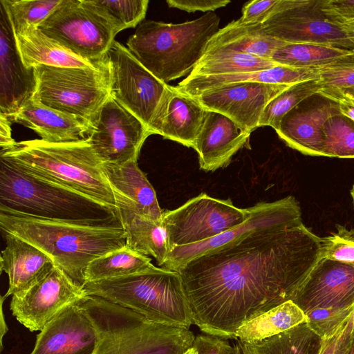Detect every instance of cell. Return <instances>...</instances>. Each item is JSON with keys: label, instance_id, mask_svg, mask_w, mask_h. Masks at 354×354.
Listing matches in <instances>:
<instances>
[{"label": "cell", "instance_id": "9", "mask_svg": "<svg viewBox=\"0 0 354 354\" xmlns=\"http://www.w3.org/2000/svg\"><path fill=\"white\" fill-rule=\"evenodd\" d=\"M106 57L111 96L156 134L171 86L155 77L118 41H114Z\"/></svg>", "mask_w": 354, "mask_h": 354}, {"label": "cell", "instance_id": "5", "mask_svg": "<svg viewBox=\"0 0 354 354\" xmlns=\"http://www.w3.org/2000/svg\"><path fill=\"white\" fill-rule=\"evenodd\" d=\"M80 305L97 331L93 354H183L195 338L189 329L151 322L97 296Z\"/></svg>", "mask_w": 354, "mask_h": 354}, {"label": "cell", "instance_id": "33", "mask_svg": "<svg viewBox=\"0 0 354 354\" xmlns=\"http://www.w3.org/2000/svg\"><path fill=\"white\" fill-rule=\"evenodd\" d=\"M280 65L270 58L235 52L215 51L204 54L187 76L258 71Z\"/></svg>", "mask_w": 354, "mask_h": 354}, {"label": "cell", "instance_id": "32", "mask_svg": "<svg viewBox=\"0 0 354 354\" xmlns=\"http://www.w3.org/2000/svg\"><path fill=\"white\" fill-rule=\"evenodd\" d=\"M153 266L149 257L125 245L93 260L84 272L85 283L136 274Z\"/></svg>", "mask_w": 354, "mask_h": 354}, {"label": "cell", "instance_id": "15", "mask_svg": "<svg viewBox=\"0 0 354 354\" xmlns=\"http://www.w3.org/2000/svg\"><path fill=\"white\" fill-rule=\"evenodd\" d=\"M301 224V207L294 196L258 203L252 207L250 216L239 225L204 241L173 248L161 268L177 272L189 260L250 232L268 227H293Z\"/></svg>", "mask_w": 354, "mask_h": 354}, {"label": "cell", "instance_id": "1", "mask_svg": "<svg viewBox=\"0 0 354 354\" xmlns=\"http://www.w3.org/2000/svg\"><path fill=\"white\" fill-rule=\"evenodd\" d=\"M321 238L304 224L250 232L177 272L204 333L236 339L250 319L290 300L320 259Z\"/></svg>", "mask_w": 354, "mask_h": 354}, {"label": "cell", "instance_id": "43", "mask_svg": "<svg viewBox=\"0 0 354 354\" xmlns=\"http://www.w3.org/2000/svg\"><path fill=\"white\" fill-rule=\"evenodd\" d=\"M192 346L197 354H236L235 346L227 339L204 333L195 336Z\"/></svg>", "mask_w": 354, "mask_h": 354}, {"label": "cell", "instance_id": "16", "mask_svg": "<svg viewBox=\"0 0 354 354\" xmlns=\"http://www.w3.org/2000/svg\"><path fill=\"white\" fill-rule=\"evenodd\" d=\"M292 84L243 82L227 85L194 97L205 109L222 113L244 130L259 127L268 103Z\"/></svg>", "mask_w": 354, "mask_h": 354}, {"label": "cell", "instance_id": "34", "mask_svg": "<svg viewBox=\"0 0 354 354\" xmlns=\"http://www.w3.org/2000/svg\"><path fill=\"white\" fill-rule=\"evenodd\" d=\"M349 52L350 50L323 44H286L278 48L271 59L283 66L320 68Z\"/></svg>", "mask_w": 354, "mask_h": 354}, {"label": "cell", "instance_id": "41", "mask_svg": "<svg viewBox=\"0 0 354 354\" xmlns=\"http://www.w3.org/2000/svg\"><path fill=\"white\" fill-rule=\"evenodd\" d=\"M337 231L321 238L320 259L354 266V229L337 225Z\"/></svg>", "mask_w": 354, "mask_h": 354}, {"label": "cell", "instance_id": "17", "mask_svg": "<svg viewBox=\"0 0 354 354\" xmlns=\"http://www.w3.org/2000/svg\"><path fill=\"white\" fill-rule=\"evenodd\" d=\"M303 312L354 305V266L320 259L290 299Z\"/></svg>", "mask_w": 354, "mask_h": 354}, {"label": "cell", "instance_id": "42", "mask_svg": "<svg viewBox=\"0 0 354 354\" xmlns=\"http://www.w3.org/2000/svg\"><path fill=\"white\" fill-rule=\"evenodd\" d=\"M319 4L326 18L335 25L354 21V0H319Z\"/></svg>", "mask_w": 354, "mask_h": 354}, {"label": "cell", "instance_id": "13", "mask_svg": "<svg viewBox=\"0 0 354 354\" xmlns=\"http://www.w3.org/2000/svg\"><path fill=\"white\" fill-rule=\"evenodd\" d=\"M151 135L137 117L110 95L97 112L88 138L102 162L122 165L138 160Z\"/></svg>", "mask_w": 354, "mask_h": 354}, {"label": "cell", "instance_id": "52", "mask_svg": "<svg viewBox=\"0 0 354 354\" xmlns=\"http://www.w3.org/2000/svg\"><path fill=\"white\" fill-rule=\"evenodd\" d=\"M183 354H197V352L196 350L193 346H192Z\"/></svg>", "mask_w": 354, "mask_h": 354}, {"label": "cell", "instance_id": "7", "mask_svg": "<svg viewBox=\"0 0 354 354\" xmlns=\"http://www.w3.org/2000/svg\"><path fill=\"white\" fill-rule=\"evenodd\" d=\"M88 295L102 297L161 324L189 329L194 324L178 272L153 266L124 277L86 283Z\"/></svg>", "mask_w": 354, "mask_h": 354}, {"label": "cell", "instance_id": "54", "mask_svg": "<svg viewBox=\"0 0 354 354\" xmlns=\"http://www.w3.org/2000/svg\"><path fill=\"white\" fill-rule=\"evenodd\" d=\"M351 194L353 198V204H354V185L353 186L351 190Z\"/></svg>", "mask_w": 354, "mask_h": 354}, {"label": "cell", "instance_id": "37", "mask_svg": "<svg viewBox=\"0 0 354 354\" xmlns=\"http://www.w3.org/2000/svg\"><path fill=\"white\" fill-rule=\"evenodd\" d=\"M118 33L135 28L145 19L148 0H89Z\"/></svg>", "mask_w": 354, "mask_h": 354}, {"label": "cell", "instance_id": "21", "mask_svg": "<svg viewBox=\"0 0 354 354\" xmlns=\"http://www.w3.org/2000/svg\"><path fill=\"white\" fill-rule=\"evenodd\" d=\"M1 10V114L8 118L32 96V69L26 68L17 52L15 36L7 17Z\"/></svg>", "mask_w": 354, "mask_h": 354}, {"label": "cell", "instance_id": "19", "mask_svg": "<svg viewBox=\"0 0 354 354\" xmlns=\"http://www.w3.org/2000/svg\"><path fill=\"white\" fill-rule=\"evenodd\" d=\"M97 340L95 328L79 302L45 326L30 354H93Z\"/></svg>", "mask_w": 354, "mask_h": 354}, {"label": "cell", "instance_id": "49", "mask_svg": "<svg viewBox=\"0 0 354 354\" xmlns=\"http://www.w3.org/2000/svg\"><path fill=\"white\" fill-rule=\"evenodd\" d=\"M1 344H2V338L3 337V335L6 333V331L8 330V328H7V326H6V324L4 321V317H3V308H2V304H3V297H1Z\"/></svg>", "mask_w": 354, "mask_h": 354}, {"label": "cell", "instance_id": "51", "mask_svg": "<svg viewBox=\"0 0 354 354\" xmlns=\"http://www.w3.org/2000/svg\"><path fill=\"white\" fill-rule=\"evenodd\" d=\"M234 346L236 348V354H249L244 344L239 339L236 341Z\"/></svg>", "mask_w": 354, "mask_h": 354}, {"label": "cell", "instance_id": "25", "mask_svg": "<svg viewBox=\"0 0 354 354\" xmlns=\"http://www.w3.org/2000/svg\"><path fill=\"white\" fill-rule=\"evenodd\" d=\"M320 78L317 68L280 65L268 69L226 75L187 76L176 86L183 93L195 97L227 85L243 82L294 84Z\"/></svg>", "mask_w": 354, "mask_h": 354}, {"label": "cell", "instance_id": "29", "mask_svg": "<svg viewBox=\"0 0 354 354\" xmlns=\"http://www.w3.org/2000/svg\"><path fill=\"white\" fill-rule=\"evenodd\" d=\"M286 44L268 35L262 23L245 24L236 19L212 36L204 54L229 51L271 59L274 53Z\"/></svg>", "mask_w": 354, "mask_h": 354}, {"label": "cell", "instance_id": "12", "mask_svg": "<svg viewBox=\"0 0 354 354\" xmlns=\"http://www.w3.org/2000/svg\"><path fill=\"white\" fill-rule=\"evenodd\" d=\"M262 27L268 35L288 44L309 43L354 49V43L340 28L326 18L319 1L279 0Z\"/></svg>", "mask_w": 354, "mask_h": 354}, {"label": "cell", "instance_id": "38", "mask_svg": "<svg viewBox=\"0 0 354 354\" xmlns=\"http://www.w3.org/2000/svg\"><path fill=\"white\" fill-rule=\"evenodd\" d=\"M323 133L322 156L354 158V121L341 113L331 116Z\"/></svg>", "mask_w": 354, "mask_h": 354}, {"label": "cell", "instance_id": "40", "mask_svg": "<svg viewBox=\"0 0 354 354\" xmlns=\"http://www.w3.org/2000/svg\"><path fill=\"white\" fill-rule=\"evenodd\" d=\"M354 305L344 308H317L305 313L306 323L324 341L333 338L347 323Z\"/></svg>", "mask_w": 354, "mask_h": 354}, {"label": "cell", "instance_id": "35", "mask_svg": "<svg viewBox=\"0 0 354 354\" xmlns=\"http://www.w3.org/2000/svg\"><path fill=\"white\" fill-rule=\"evenodd\" d=\"M322 88L320 78L290 85L268 103L261 114L259 127L269 126L276 131L285 115L307 98L319 93Z\"/></svg>", "mask_w": 354, "mask_h": 354}, {"label": "cell", "instance_id": "28", "mask_svg": "<svg viewBox=\"0 0 354 354\" xmlns=\"http://www.w3.org/2000/svg\"><path fill=\"white\" fill-rule=\"evenodd\" d=\"M117 210L126 236V245L134 251L153 257L162 267L171 250L166 228L161 221L137 214L116 201Z\"/></svg>", "mask_w": 354, "mask_h": 354}, {"label": "cell", "instance_id": "20", "mask_svg": "<svg viewBox=\"0 0 354 354\" xmlns=\"http://www.w3.org/2000/svg\"><path fill=\"white\" fill-rule=\"evenodd\" d=\"M250 134L226 115L208 110L194 148L200 168L214 171L227 167L233 156L245 146Z\"/></svg>", "mask_w": 354, "mask_h": 354}, {"label": "cell", "instance_id": "8", "mask_svg": "<svg viewBox=\"0 0 354 354\" xmlns=\"http://www.w3.org/2000/svg\"><path fill=\"white\" fill-rule=\"evenodd\" d=\"M31 98L42 105L75 116L92 126L110 97V75L106 57L95 68L54 67L32 68Z\"/></svg>", "mask_w": 354, "mask_h": 354}, {"label": "cell", "instance_id": "30", "mask_svg": "<svg viewBox=\"0 0 354 354\" xmlns=\"http://www.w3.org/2000/svg\"><path fill=\"white\" fill-rule=\"evenodd\" d=\"M306 321L304 312L291 300H288L242 324L236 330L235 338L243 343L258 342Z\"/></svg>", "mask_w": 354, "mask_h": 354}, {"label": "cell", "instance_id": "6", "mask_svg": "<svg viewBox=\"0 0 354 354\" xmlns=\"http://www.w3.org/2000/svg\"><path fill=\"white\" fill-rule=\"evenodd\" d=\"M0 209L55 221H120L118 210L71 189L30 175L2 158Z\"/></svg>", "mask_w": 354, "mask_h": 354}, {"label": "cell", "instance_id": "18", "mask_svg": "<svg viewBox=\"0 0 354 354\" xmlns=\"http://www.w3.org/2000/svg\"><path fill=\"white\" fill-rule=\"evenodd\" d=\"M339 113L335 101L317 93L285 115L275 131L290 148L304 155L322 156L324 125Z\"/></svg>", "mask_w": 354, "mask_h": 354}, {"label": "cell", "instance_id": "11", "mask_svg": "<svg viewBox=\"0 0 354 354\" xmlns=\"http://www.w3.org/2000/svg\"><path fill=\"white\" fill-rule=\"evenodd\" d=\"M252 207H236L230 199H219L201 193L179 207L163 211L170 249L198 243L243 223Z\"/></svg>", "mask_w": 354, "mask_h": 354}, {"label": "cell", "instance_id": "44", "mask_svg": "<svg viewBox=\"0 0 354 354\" xmlns=\"http://www.w3.org/2000/svg\"><path fill=\"white\" fill-rule=\"evenodd\" d=\"M279 0H252L246 2L242 8V15L238 19L245 24L263 23L270 15Z\"/></svg>", "mask_w": 354, "mask_h": 354}, {"label": "cell", "instance_id": "14", "mask_svg": "<svg viewBox=\"0 0 354 354\" xmlns=\"http://www.w3.org/2000/svg\"><path fill=\"white\" fill-rule=\"evenodd\" d=\"M88 295L57 266L27 290L12 296L13 316L30 331H41L69 306Z\"/></svg>", "mask_w": 354, "mask_h": 354}, {"label": "cell", "instance_id": "53", "mask_svg": "<svg viewBox=\"0 0 354 354\" xmlns=\"http://www.w3.org/2000/svg\"><path fill=\"white\" fill-rule=\"evenodd\" d=\"M346 354H354V339H353V341L352 342V344H351L350 348L346 353Z\"/></svg>", "mask_w": 354, "mask_h": 354}, {"label": "cell", "instance_id": "36", "mask_svg": "<svg viewBox=\"0 0 354 354\" xmlns=\"http://www.w3.org/2000/svg\"><path fill=\"white\" fill-rule=\"evenodd\" d=\"M62 0H1L14 35L31 27H38L59 6Z\"/></svg>", "mask_w": 354, "mask_h": 354}, {"label": "cell", "instance_id": "46", "mask_svg": "<svg viewBox=\"0 0 354 354\" xmlns=\"http://www.w3.org/2000/svg\"><path fill=\"white\" fill-rule=\"evenodd\" d=\"M330 100L337 102L342 115L354 121V98L344 94H337Z\"/></svg>", "mask_w": 354, "mask_h": 354}, {"label": "cell", "instance_id": "50", "mask_svg": "<svg viewBox=\"0 0 354 354\" xmlns=\"http://www.w3.org/2000/svg\"><path fill=\"white\" fill-rule=\"evenodd\" d=\"M337 94H344V95H348V96H350V97H352L354 98V86L353 87H351V88H345L344 90H342L340 91H338V92H336L332 95H330V96L328 97H326L329 99H330L331 97H333V96L337 95Z\"/></svg>", "mask_w": 354, "mask_h": 354}, {"label": "cell", "instance_id": "47", "mask_svg": "<svg viewBox=\"0 0 354 354\" xmlns=\"http://www.w3.org/2000/svg\"><path fill=\"white\" fill-rule=\"evenodd\" d=\"M11 123L7 117L0 114L1 149L8 148L16 142L11 136Z\"/></svg>", "mask_w": 354, "mask_h": 354}, {"label": "cell", "instance_id": "27", "mask_svg": "<svg viewBox=\"0 0 354 354\" xmlns=\"http://www.w3.org/2000/svg\"><path fill=\"white\" fill-rule=\"evenodd\" d=\"M17 52L28 69L40 66L54 67L95 68L106 59L93 62L86 59L43 32L38 27H29L15 35Z\"/></svg>", "mask_w": 354, "mask_h": 354}, {"label": "cell", "instance_id": "24", "mask_svg": "<svg viewBox=\"0 0 354 354\" xmlns=\"http://www.w3.org/2000/svg\"><path fill=\"white\" fill-rule=\"evenodd\" d=\"M102 167L115 202H121L137 214L155 221L162 219L163 211L158 204L156 192L139 168L138 160L122 165L103 162Z\"/></svg>", "mask_w": 354, "mask_h": 354}, {"label": "cell", "instance_id": "39", "mask_svg": "<svg viewBox=\"0 0 354 354\" xmlns=\"http://www.w3.org/2000/svg\"><path fill=\"white\" fill-rule=\"evenodd\" d=\"M325 97L354 86V49L334 62L319 68Z\"/></svg>", "mask_w": 354, "mask_h": 354}, {"label": "cell", "instance_id": "10", "mask_svg": "<svg viewBox=\"0 0 354 354\" xmlns=\"http://www.w3.org/2000/svg\"><path fill=\"white\" fill-rule=\"evenodd\" d=\"M38 28L75 54L93 62L105 58L118 34L89 0H62Z\"/></svg>", "mask_w": 354, "mask_h": 354}, {"label": "cell", "instance_id": "22", "mask_svg": "<svg viewBox=\"0 0 354 354\" xmlns=\"http://www.w3.org/2000/svg\"><path fill=\"white\" fill-rule=\"evenodd\" d=\"M6 247L1 254V268L8 277L6 298L27 290L54 268L51 258L43 251L12 234L1 232Z\"/></svg>", "mask_w": 354, "mask_h": 354}, {"label": "cell", "instance_id": "48", "mask_svg": "<svg viewBox=\"0 0 354 354\" xmlns=\"http://www.w3.org/2000/svg\"><path fill=\"white\" fill-rule=\"evenodd\" d=\"M337 26L344 32L347 38L354 43V21Z\"/></svg>", "mask_w": 354, "mask_h": 354}, {"label": "cell", "instance_id": "45", "mask_svg": "<svg viewBox=\"0 0 354 354\" xmlns=\"http://www.w3.org/2000/svg\"><path fill=\"white\" fill-rule=\"evenodd\" d=\"M229 0H167L170 8H175L187 12L196 11L214 12L215 10L226 6Z\"/></svg>", "mask_w": 354, "mask_h": 354}, {"label": "cell", "instance_id": "23", "mask_svg": "<svg viewBox=\"0 0 354 354\" xmlns=\"http://www.w3.org/2000/svg\"><path fill=\"white\" fill-rule=\"evenodd\" d=\"M8 119L32 129L41 140L49 143L86 139L91 129L84 120L42 105L31 97Z\"/></svg>", "mask_w": 354, "mask_h": 354}, {"label": "cell", "instance_id": "26", "mask_svg": "<svg viewBox=\"0 0 354 354\" xmlns=\"http://www.w3.org/2000/svg\"><path fill=\"white\" fill-rule=\"evenodd\" d=\"M207 111L194 97L171 86L156 134L194 149Z\"/></svg>", "mask_w": 354, "mask_h": 354}, {"label": "cell", "instance_id": "4", "mask_svg": "<svg viewBox=\"0 0 354 354\" xmlns=\"http://www.w3.org/2000/svg\"><path fill=\"white\" fill-rule=\"evenodd\" d=\"M214 12L180 24L153 20L141 22L127 41L133 56L162 82L189 75L219 28Z\"/></svg>", "mask_w": 354, "mask_h": 354}, {"label": "cell", "instance_id": "2", "mask_svg": "<svg viewBox=\"0 0 354 354\" xmlns=\"http://www.w3.org/2000/svg\"><path fill=\"white\" fill-rule=\"evenodd\" d=\"M0 229L43 251L55 266L82 287L85 270L93 260L126 245L120 221H55L0 209Z\"/></svg>", "mask_w": 354, "mask_h": 354}, {"label": "cell", "instance_id": "31", "mask_svg": "<svg viewBox=\"0 0 354 354\" xmlns=\"http://www.w3.org/2000/svg\"><path fill=\"white\" fill-rule=\"evenodd\" d=\"M243 344L249 354H319L324 341L304 322L261 341Z\"/></svg>", "mask_w": 354, "mask_h": 354}, {"label": "cell", "instance_id": "3", "mask_svg": "<svg viewBox=\"0 0 354 354\" xmlns=\"http://www.w3.org/2000/svg\"><path fill=\"white\" fill-rule=\"evenodd\" d=\"M0 158L40 179L79 192L117 210L103 162L88 138L49 143L39 140L16 142L1 149Z\"/></svg>", "mask_w": 354, "mask_h": 354}]
</instances>
